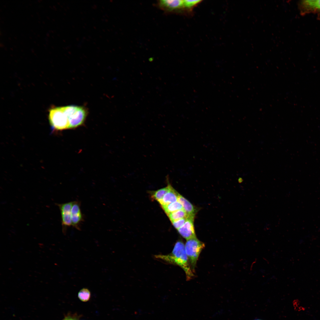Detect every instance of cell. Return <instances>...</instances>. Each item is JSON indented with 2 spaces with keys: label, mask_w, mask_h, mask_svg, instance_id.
<instances>
[{
  "label": "cell",
  "mask_w": 320,
  "mask_h": 320,
  "mask_svg": "<svg viewBox=\"0 0 320 320\" xmlns=\"http://www.w3.org/2000/svg\"><path fill=\"white\" fill-rule=\"evenodd\" d=\"M155 257L167 263L179 266L184 271L187 279L190 280L194 276L191 267L183 242L178 241L175 243L172 252L167 255H157Z\"/></svg>",
  "instance_id": "6da1fadb"
},
{
  "label": "cell",
  "mask_w": 320,
  "mask_h": 320,
  "mask_svg": "<svg viewBox=\"0 0 320 320\" xmlns=\"http://www.w3.org/2000/svg\"><path fill=\"white\" fill-rule=\"evenodd\" d=\"M49 119L52 128L55 130H62L69 129L67 116L63 107H54L49 111Z\"/></svg>",
  "instance_id": "7a4b0ae2"
},
{
  "label": "cell",
  "mask_w": 320,
  "mask_h": 320,
  "mask_svg": "<svg viewBox=\"0 0 320 320\" xmlns=\"http://www.w3.org/2000/svg\"><path fill=\"white\" fill-rule=\"evenodd\" d=\"M186 240L185 245V252L191 268L194 272L199 257L205 244L196 237Z\"/></svg>",
  "instance_id": "3957f363"
},
{
  "label": "cell",
  "mask_w": 320,
  "mask_h": 320,
  "mask_svg": "<svg viewBox=\"0 0 320 320\" xmlns=\"http://www.w3.org/2000/svg\"><path fill=\"white\" fill-rule=\"evenodd\" d=\"M63 108L68 119L69 129L77 127L84 123L87 112L83 107L70 105L63 106Z\"/></svg>",
  "instance_id": "277c9868"
},
{
  "label": "cell",
  "mask_w": 320,
  "mask_h": 320,
  "mask_svg": "<svg viewBox=\"0 0 320 320\" xmlns=\"http://www.w3.org/2000/svg\"><path fill=\"white\" fill-rule=\"evenodd\" d=\"M298 5L301 15L314 13L317 14L318 18L320 19V0L301 1Z\"/></svg>",
  "instance_id": "5b68a950"
},
{
  "label": "cell",
  "mask_w": 320,
  "mask_h": 320,
  "mask_svg": "<svg viewBox=\"0 0 320 320\" xmlns=\"http://www.w3.org/2000/svg\"><path fill=\"white\" fill-rule=\"evenodd\" d=\"M73 201L57 204L61 217L63 231L65 233L67 228L72 225L71 211Z\"/></svg>",
  "instance_id": "8992f818"
},
{
  "label": "cell",
  "mask_w": 320,
  "mask_h": 320,
  "mask_svg": "<svg viewBox=\"0 0 320 320\" xmlns=\"http://www.w3.org/2000/svg\"><path fill=\"white\" fill-rule=\"evenodd\" d=\"M72 225L77 230H81V226L84 217L78 201H73L71 211Z\"/></svg>",
  "instance_id": "52a82bcc"
},
{
  "label": "cell",
  "mask_w": 320,
  "mask_h": 320,
  "mask_svg": "<svg viewBox=\"0 0 320 320\" xmlns=\"http://www.w3.org/2000/svg\"><path fill=\"white\" fill-rule=\"evenodd\" d=\"M194 217L188 216L183 226L177 230L180 234L186 240L196 237L194 225Z\"/></svg>",
  "instance_id": "ba28073f"
},
{
  "label": "cell",
  "mask_w": 320,
  "mask_h": 320,
  "mask_svg": "<svg viewBox=\"0 0 320 320\" xmlns=\"http://www.w3.org/2000/svg\"><path fill=\"white\" fill-rule=\"evenodd\" d=\"M158 5L159 7L164 11L171 12L184 7L183 0H160L158 2Z\"/></svg>",
  "instance_id": "9c48e42d"
},
{
  "label": "cell",
  "mask_w": 320,
  "mask_h": 320,
  "mask_svg": "<svg viewBox=\"0 0 320 320\" xmlns=\"http://www.w3.org/2000/svg\"><path fill=\"white\" fill-rule=\"evenodd\" d=\"M180 194L171 186L163 199L159 202L163 206L178 201Z\"/></svg>",
  "instance_id": "30bf717a"
},
{
  "label": "cell",
  "mask_w": 320,
  "mask_h": 320,
  "mask_svg": "<svg viewBox=\"0 0 320 320\" xmlns=\"http://www.w3.org/2000/svg\"><path fill=\"white\" fill-rule=\"evenodd\" d=\"M178 201L181 204L183 209L188 216L195 217L197 213V209L189 201L180 195Z\"/></svg>",
  "instance_id": "8fae6325"
},
{
  "label": "cell",
  "mask_w": 320,
  "mask_h": 320,
  "mask_svg": "<svg viewBox=\"0 0 320 320\" xmlns=\"http://www.w3.org/2000/svg\"><path fill=\"white\" fill-rule=\"evenodd\" d=\"M172 186L169 184L166 187L151 192V197L152 199L159 202L163 198L165 194L169 190Z\"/></svg>",
  "instance_id": "7c38bea8"
},
{
  "label": "cell",
  "mask_w": 320,
  "mask_h": 320,
  "mask_svg": "<svg viewBox=\"0 0 320 320\" xmlns=\"http://www.w3.org/2000/svg\"><path fill=\"white\" fill-rule=\"evenodd\" d=\"M161 207L167 215L177 210L183 209L182 205L178 201L162 206Z\"/></svg>",
  "instance_id": "4fadbf2b"
},
{
  "label": "cell",
  "mask_w": 320,
  "mask_h": 320,
  "mask_svg": "<svg viewBox=\"0 0 320 320\" xmlns=\"http://www.w3.org/2000/svg\"><path fill=\"white\" fill-rule=\"evenodd\" d=\"M167 215L171 222L180 219L187 218L188 216L183 209L171 213Z\"/></svg>",
  "instance_id": "5bb4252c"
},
{
  "label": "cell",
  "mask_w": 320,
  "mask_h": 320,
  "mask_svg": "<svg viewBox=\"0 0 320 320\" xmlns=\"http://www.w3.org/2000/svg\"><path fill=\"white\" fill-rule=\"evenodd\" d=\"M91 293L89 290L86 288H83L81 289L78 294L79 299L83 302H87L88 301L90 297Z\"/></svg>",
  "instance_id": "9a60e30c"
},
{
  "label": "cell",
  "mask_w": 320,
  "mask_h": 320,
  "mask_svg": "<svg viewBox=\"0 0 320 320\" xmlns=\"http://www.w3.org/2000/svg\"><path fill=\"white\" fill-rule=\"evenodd\" d=\"M201 1L200 0H183V7L188 8H191Z\"/></svg>",
  "instance_id": "2e32d148"
},
{
  "label": "cell",
  "mask_w": 320,
  "mask_h": 320,
  "mask_svg": "<svg viewBox=\"0 0 320 320\" xmlns=\"http://www.w3.org/2000/svg\"><path fill=\"white\" fill-rule=\"evenodd\" d=\"M187 218L180 219L172 223L174 227L177 230L183 226Z\"/></svg>",
  "instance_id": "e0dca14e"
},
{
  "label": "cell",
  "mask_w": 320,
  "mask_h": 320,
  "mask_svg": "<svg viewBox=\"0 0 320 320\" xmlns=\"http://www.w3.org/2000/svg\"><path fill=\"white\" fill-rule=\"evenodd\" d=\"M67 320H78L79 317L77 315L68 316L66 317Z\"/></svg>",
  "instance_id": "ac0fdd59"
},
{
  "label": "cell",
  "mask_w": 320,
  "mask_h": 320,
  "mask_svg": "<svg viewBox=\"0 0 320 320\" xmlns=\"http://www.w3.org/2000/svg\"><path fill=\"white\" fill-rule=\"evenodd\" d=\"M63 320H67V318L66 317H65L64 318V319Z\"/></svg>",
  "instance_id": "d6986e66"
},
{
  "label": "cell",
  "mask_w": 320,
  "mask_h": 320,
  "mask_svg": "<svg viewBox=\"0 0 320 320\" xmlns=\"http://www.w3.org/2000/svg\"><path fill=\"white\" fill-rule=\"evenodd\" d=\"M255 320H261V319H255Z\"/></svg>",
  "instance_id": "ffe728a7"
}]
</instances>
